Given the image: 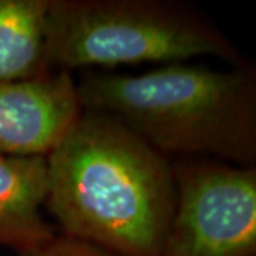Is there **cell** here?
Listing matches in <instances>:
<instances>
[{"mask_svg": "<svg viewBox=\"0 0 256 256\" xmlns=\"http://www.w3.org/2000/svg\"><path fill=\"white\" fill-rule=\"evenodd\" d=\"M44 208L64 236L117 256H162L175 210L172 165L107 114L82 111L46 156Z\"/></svg>", "mask_w": 256, "mask_h": 256, "instance_id": "cell-1", "label": "cell"}, {"mask_svg": "<svg viewBox=\"0 0 256 256\" xmlns=\"http://www.w3.org/2000/svg\"><path fill=\"white\" fill-rule=\"evenodd\" d=\"M77 92L84 110L118 120L161 154L255 166L256 84L249 68L171 63L136 76H87Z\"/></svg>", "mask_w": 256, "mask_h": 256, "instance_id": "cell-2", "label": "cell"}, {"mask_svg": "<svg viewBox=\"0 0 256 256\" xmlns=\"http://www.w3.org/2000/svg\"><path fill=\"white\" fill-rule=\"evenodd\" d=\"M47 60L53 72L140 63H186L240 54L194 8L165 0H50Z\"/></svg>", "mask_w": 256, "mask_h": 256, "instance_id": "cell-3", "label": "cell"}, {"mask_svg": "<svg viewBox=\"0 0 256 256\" xmlns=\"http://www.w3.org/2000/svg\"><path fill=\"white\" fill-rule=\"evenodd\" d=\"M162 256H255L256 168L181 160Z\"/></svg>", "mask_w": 256, "mask_h": 256, "instance_id": "cell-4", "label": "cell"}, {"mask_svg": "<svg viewBox=\"0 0 256 256\" xmlns=\"http://www.w3.org/2000/svg\"><path fill=\"white\" fill-rule=\"evenodd\" d=\"M82 111L68 72L0 82V154L47 156L73 130Z\"/></svg>", "mask_w": 256, "mask_h": 256, "instance_id": "cell-5", "label": "cell"}, {"mask_svg": "<svg viewBox=\"0 0 256 256\" xmlns=\"http://www.w3.org/2000/svg\"><path fill=\"white\" fill-rule=\"evenodd\" d=\"M46 174V156L0 154V246L18 252L57 235L42 214Z\"/></svg>", "mask_w": 256, "mask_h": 256, "instance_id": "cell-6", "label": "cell"}, {"mask_svg": "<svg viewBox=\"0 0 256 256\" xmlns=\"http://www.w3.org/2000/svg\"><path fill=\"white\" fill-rule=\"evenodd\" d=\"M50 0H0V82L44 77Z\"/></svg>", "mask_w": 256, "mask_h": 256, "instance_id": "cell-7", "label": "cell"}, {"mask_svg": "<svg viewBox=\"0 0 256 256\" xmlns=\"http://www.w3.org/2000/svg\"><path fill=\"white\" fill-rule=\"evenodd\" d=\"M13 256H117L111 254L108 250H104L101 248H97L82 242L78 239L68 238L64 235H56L47 242H43L40 245L28 248L24 250L14 252Z\"/></svg>", "mask_w": 256, "mask_h": 256, "instance_id": "cell-8", "label": "cell"}]
</instances>
